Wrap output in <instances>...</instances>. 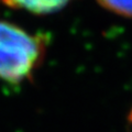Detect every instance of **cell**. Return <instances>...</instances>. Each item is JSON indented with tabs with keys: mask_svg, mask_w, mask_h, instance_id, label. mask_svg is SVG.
<instances>
[{
	"mask_svg": "<svg viewBox=\"0 0 132 132\" xmlns=\"http://www.w3.org/2000/svg\"><path fill=\"white\" fill-rule=\"evenodd\" d=\"M47 36L0 21V79L19 85L32 79L44 60Z\"/></svg>",
	"mask_w": 132,
	"mask_h": 132,
	"instance_id": "6da1fadb",
	"label": "cell"
},
{
	"mask_svg": "<svg viewBox=\"0 0 132 132\" xmlns=\"http://www.w3.org/2000/svg\"><path fill=\"white\" fill-rule=\"evenodd\" d=\"M6 6L35 14H50L62 10L72 0H1Z\"/></svg>",
	"mask_w": 132,
	"mask_h": 132,
	"instance_id": "7a4b0ae2",
	"label": "cell"
},
{
	"mask_svg": "<svg viewBox=\"0 0 132 132\" xmlns=\"http://www.w3.org/2000/svg\"><path fill=\"white\" fill-rule=\"evenodd\" d=\"M105 10L119 16L132 19V0H96Z\"/></svg>",
	"mask_w": 132,
	"mask_h": 132,
	"instance_id": "3957f363",
	"label": "cell"
}]
</instances>
